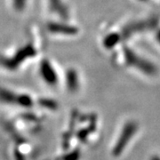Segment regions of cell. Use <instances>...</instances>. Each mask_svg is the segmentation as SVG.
Here are the masks:
<instances>
[{
    "label": "cell",
    "instance_id": "obj_1",
    "mask_svg": "<svg viewBox=\"0 0 160 160\" xmlns=\"http://www.w3.org/2000/svg\"><path fill=\"white\" fill-rule=\"evenodd\" d=\"M137 124L134 122H129L124 126V129L122 131L121 136L118 141V143L114 149V154L116 156L119 155L126 146V144L129 142L132 137L133 136L134 132L137 131Z\"/></svg>",
    "mask_w": 160,
    "mask_h": 160
},
{
    "label": "cell",
    "instance_id": "obj_2",
    "mask_svg": "<svg viewBox=\"0 0 160 160\" xmlns=\"http://www.w3.org/2000/svg\"><path fill=\"white\" fill-rule=\"evenodd\" d=\"M151 160H160V158L159 157H153Z\"/></svg>",
    "mask_w": 160,
    "mask_h": 160
}]
</instances>
